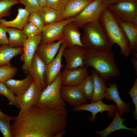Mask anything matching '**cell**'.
I'll list each match as a JSON object with an SVG mask.
<instances>
[{
	"mask_svg": "<svg viewBox=\"0 0 137 137\" xmlns=\"http://www.w3.org/2000/svg\"><path fill=\"white\" fill-rule=\"evenodd\" d=\"M113 121L107 127L100 131H96L94 132L95 134L100 135L101 137H106L113 132L121 129H126L132 132L137 134V127L131 128L127 127L123 124V122L126 121L125 118H122L119 114L118 109L114 116Z\"/></svg>",
	"mask_w": 137,
	"mask_h": 137,
	"instance_id": "obj_20",
	"label": "cell"
},
{
	"mask_svg": "<svg viewBox=\"0 0 137 137\" xmlns=\"http://www.w3.org/2000/svg\"><path fill=\"white\" fill-rule=\"evenodd\" d=\"M107 87L105 98L106 100L114 101L117 106L119 114L121 116L125 114L129 113L130 103H125L121 99L119 95L117 85L115 83H109Z\"/></svg>",
	"mask_w": 137,
	"mask_h": 137,
	"instance_id": "obj_16",
	"label": "cell"
},
{
	"mask_svg": "<svg viewBox=\"0 0 137 137\" xmlns=\"http://www.w3.org/2000/svg\"><path fill=\"white\" fill-rule=\"evenodd\" d=\"M98 21L111 44H117L122 55L128 57L131 50L128 40L116 18L107 7L102 12Z\"/></svg>",
	"mask_w": 137,
	"mask_h": 137,
	"instance_id": "obj_3",
	"label": "cell"
},
{
	"mask_svg": "<svg viewBox=\"0 0 137 137\" xmlns=\"http://www.w3.org/2000/svg\"><path fill=\"white\" fill-rule=\"evenodd\" d=\"M81 34L79 28L73 21L67 24L64 27L62 35V40L67 48L75 45L83 47L81 40Z\"/></svg>",
	"mask_w": 137,
	"mask_h": 137,
	"instance_id": "obj_17",
	"label": "cell"
},
{
	"mask_svg": "<svg viewBox=\"0 0 137 137\" xmlns=\"http://www.w3.org/2000/svg\"><path fill=\"white\" fill-rule=\"evenodd\" d=\"M41 36V33L28 37L23 45V52L20 60L23 62L21 68L25 74H27L34 56L40 43Z\"/></svg>",
	"mask_w": 137,
	"mask_h": 137,
	"instance_id": "obj_10",
	"label": "cell"
},
{
	"mask_svg": "<svg viewBox=\"0 0 137 137\" xmlns=\"http://www.w3.org/2000/svg\"><path fill=\"white\" fill-rule=\"evenodd\" d=\"M18 14L12 20L7 21L5 19H0V23L7 27L16 28L22 30L27 23L30 14L25 8L19 7L17 9Z\"/></svg>",
	"mask_w": 137,
	"mask_h": 137,
	"instance_id": "obj_23",
	"label": "cell"
},
{
	"mask_svg": "<svg viewBox=\"0 0 137 137\" xmlns=\"http://www.w3.org/2000/svg\"><path fill=\"white\" fill-rule=\"evenodd\" d=\"M39 12L45 25L57 23L65 19L61 13L46 6L41 8Z\"/></svg>",
	"mask_w": 137,
	"mask_h": 137,
	"instance_id": "obj_28",
	"label": "cell"
},
{
	"mask_svg": "<svg viewBox=\"0 0 137 137\" xmlns=\"http://www.w3.org/2000/svg\"><path fill=\"white\" fill-rule=\"evenodd\" d=\"M24 5L25 8L30 13L39 12L41 7L37 0H19Z\"/></svg>",
	"mask_w": 137,
	"mask_h": 137,
	"instance_id": "obj_34",
	"label": "cell"
},
{
	"mask_svg": "<svg viewBox=\"0 0 137 137\" xmlns=\"http://www.w3.org/2000/svg\"><path fill=\"white\" fill-rule=\"evenodd\" d=\"M74 17L65 19L57 23L45 25L42 31L40 45L49 43L62 40L63 30L65 25L73 21Z\"/></svg>",
	"mask_w": 137,
	"mask_h": 137,
	"instance_id": "obj_8",
	"label": "cell"
},
{
	"mask_svg": "<svg viewBox=\"0 0 137 137\" xmlns=\"http://www.w3.org/2000/svg\"><path fill=\"white\" fill-rule=\"evenodd\" d=\"M63 42V40L57 42L39 45L36 53L47 64L50 62L57 55L60 47Z\"/></svg>",
	"mask_w": 137,
	"mask_h": 137,
	"instance_id": "obj_19",
	"label": "cell"
},
{
	"mask_svg": "<svg viewBox=\"0 0 137 137\" xmlns=\"http://www.w3.org/2000/svg\"><path fill=\"white\" fill-rule=\"evenodd\" d=\"M18 71L17 68L10 64H6L0 67V81L3 82L12 78Z\"/></svg>",
	"mask_w": 137,
	"mask_h": 137,
	"instance_id": "obj_30",
	"label": "cell"
},
{
	"mask_svg": "<svg viewBox=\"0 0 137 137\" xmlns=\"http://www.w3.org/2000/svg\"><path fill=\"white\" fill-rule=\"evenodd\" d=\"M81 40L86 49L106 51L111 49L113 45L109 41L99 21L88 23L83 26Z\"/></svg>",
	"mask_w": 137,
	"mask_h": 137,
	"instance_id": "obj_4",
	"label": "cell"
},
{
	"mask_svg": "<svg viewBox=\"0 0 137 137\" xmlns=\"http://www.w3.org/2000/svg\"><path fill=\"white\" fill-rule=\"evenodd\" d=\"M107 8L117 19L137 24V0H119Z\"/></svg>",
	"mask_w": 137,
	"mask_h": 137,
	"instance_id": "obj_6",
	"label": "cell"
},
{
	"mask_svg": "<svg viewBox=\"0 0 137 137\" xmlns=\"http://www.w3.org/2000/svg\"><path fill=\"white\" fill-rule=\"evenodd\" d=\"M1 45V44H0V45Z\"/></svg>",
	"mask_w": 137,
	"mask_h": 137,
	"instance_id": "obj_45",
	"label": "cell"
},
{
	"mask_svg": "<svg viewBox=\"0 0 137 137\" xmlns=\"http://www.w3.org/2000/svg\"><path fill=\"white\" fill-rule=\"evenodd\" d=\"M135 70V74L137 75V56H133L131 58Z\"/></svg>",
	"mask_w": 137,
	"mask_h": 137,
	"instance_id": "obj_40",
	"label": "cell"
},
{
	"mask_svg": "<svg viewBox=\"0 0 137 137\" xmlns=\"http://www.w3.org/2000/svg\"><path fill=\"white\" fill-rule=\"evenodd\" d=\"M41 8L46 6L47 0H37Z\"/></svg>",
	"mask_w": 137,
	"mask_h": 137,
	"instance_id": "obj_43",
	"label": "cell"
},
{
	"mask_svg": "<svg viewBox=\"0 0 137 137\" xmlns=\"http://www.w3.org/2000/svg\"><path fill=\"white\" fill-rule=\"evenodd\" d=\"M108 6L104 0H94L81 12L74 17L73 22L79 28H82L83 25L87 23L98 21L102 12Z\"/></svg>",
	"mask_w": 137,
	"mask_h": 137,
	"instance_id": "obj_7",
	"label": "cell"
},
{
	"mask_svg": "<svg viewBox=\"0 0 137 137\" xmlns=\"http://www.w3.org/2000/svg\"><path fill=\"white\" fill-rule=\"evenodd\" d=\"M45 66L46 64L36 53L27 73L44 89L47 86L44 78Z\"/></svg>",
	"mask_w": 137,
	"mask_h": 137,
	"instance_id": "obj_18",
	"label": "cell"
},
{
	"mask_svg": "<svg viewBox=\"0 0 137 137\" xmlns=\"http://www.w3.org/2000/svg\"><path fill=\"white\" fill-rule=\"evenodd\" d=\"M116 19L119 25L128 40L131 50H134L137 52V24L124 22Z\"/></svg>",
	"mask_w": 137,
	"mask_h": 137,
	"instance_id": "obj_24",
	"label": "cell"
},
{
	"mask_svg": "<svg viewBox=\"0 0 137 137\" xmlns=\"http://www.w3.org/2000/svg\"><path fill=\"white\" fill-rule=\"evenodd\" d=\"M33 78L27 74L26 77L22 80L12 78L8 79L4 82L15 96H21L26 92L32 83Z\"/></svg>",
	"mask_w": 137,
	"mask_h": 137,
	"instance_id": "obj_21",
	"label": "cell"
},
{
	"mask_svg": "<svg viewBox=\"0 0 137 137\" xmlns=\"http://www.w3.org/2000/svg\"><path fill=\"white\" fill-rule=\"evenodd\" d=\"M0 94L4 95L8 99L10 105L14 106L19 108L15 96L5 84L1 81H0Z\"/></svg>",
	"mask_w": 137,
	"mask_h": 137,
	"instance_id": "obj_32",
	"label": "cell"
},
{
	"mask_svg": "<svg viewBox=\"0 0 137 137\" xmlns=\"http://www.w3.org/2000/svg\"><path fill=\"white\" fill-rule=\"evenodd\" d=\"M7 32L9 35L8 45L11 47H22L27 37L22 30L12 27H7Z\"/></svg>",
	"mask_w": 137,
	"mask_h": 137,
	"instance_id": "obj_27",
	"label": "cell"
},
{
	"mask_svg": "<svg viewBox=\"0 0 137 137\" xmlns=\"http://www.w3.org/2000/svg\"><path fill=\"white\" fill-rule=\"evenodd\" d=\"M87 66L71 69H65L61 72L62 85L66 86H77L88 75Z\"/></svg>",
	"mask_w": 137,
	"mask_h": 137,
	"instance_id": "obj_15",
	"label": "cell"
},
{
	"mask_svg": "<svg viewBox=\"0 0 137 137\" xmlns=\"http://www.w3.org/2000/svg\"><path fill=\"white\" fill-rule=\"evenodd\" d=\"M23 52L22 47L13 48L8 45L0 46V67L6 64H10V61L13 58Z\"/></svg>",
	"mask_w": 137,
	"mask_h": 137,
	"instance_id": "obj_26",
	"label": "cell"
},
{
	"mask_svg": "<svg viewBox=\"0 0 137 137\" xmlns=\"http://www.w3.org/2000/svg\"><path fill=\"white\" fill-rule=\"evenodd\" d=\"M62 98L74 107L87 103L88 100L78 86L62 85L60 90Z\"/></svg>",
	"mask_w": 137,
	"mask_h": 137,
	"instance_id": "obj_13",
	"label": "cell"
},
{
	"mask_svg": "<svg viewBox=\"0 0 137 137\" xmlns=\"http://www.w3.org/2000/svg\"><path fill=\"white\" fill-rule=\"evenodd\" d=\"M61 72L55 79L48 85L42 91L37 105L52 109L59 107H65V101L62 98L60 90L61 83Z\"/></svg>",
	"mask_w": 137,
	"mask_h": 137,
	"instance_id": "obj_5",
	"label": "cell"
},
{
	"mask_svg": "<svg viewBox=\"0 0 137 137\" xmlns=\"http://www.w3.org/2000/svg\"><path fill=\"white\" fill-rule=\"evenodd\" d=\"M43 89L39 83L33 79L30 85L23 95L15 96L19 109H26L36 105Z\"/></svg>",
	"mask_w": 137,
	"mask_h": 137,
	"instance_id": "obj_9",
	"label": "cell"
},
{
	"mask_svg": "<svg viewBox=\"0 0 137 137\" xmlns=\"http://www.w3.org/2000/svg\"><path fill=\"white\" fill-rule=\"evenodd\" d=\"M19 3V0H0V19L9 16L11 7Z\"/></svg>",
	"mask_w": 137,
	"mask_h": 137,
	"instance_id": "obj_31",
	"label": "cell"
},
{
	"mask_svg": "<svg viewBox=\"0 0 137 137\" xmlns=\"http://www.w3.org/2000/svg\"><path fill=\"white\" fill-rule=\"evenodd\" d=\"M85 52L84 47L79 45L66 48L62 55L65 62L64 69H71L85 66Z\"/></svg>",
	"mask_w": 137,
	"mask_h": 137,
	"instance_id": "obj_11",
	"label": "cell"
},
{
	"mask_svg": "<svg viewBox=\"0 0 137 137\" xmlns=\"http://www.w3.org/2000/svg\"><path fill=\"white\" fill-rule=\"evenodd\" d=\"M67 115L65 107L49 109L36 105L20 109L11 125L12 137H55L65 128Z\"/></svg>",
	"mask_w": 137,
	"mask_h": 137,
	"instance_id": "obj_1",
	"label": "cell"
},
{
	"mask_svg": "<svg viewBox=\"0 0 137 137\" xmlns=\"http://www.w3.org/2000/svg\"><path fill=\"white\" fill-rule=\"evenodd\" d=\"M119 0H104L105 3L108 6L117 2Z\"/></svg>",
	"mask_w": 137,
	"mask_h": 137,
	"instance_id": "obj_44",
	"label": "cell"
},
{
	"mask_svg": "<svg viewBox=\"0 0 137 137\" xmlns=\"http://www.w3.org/2000/svg\"><path fill=\"white\" fill-rule=\"evenodd\" d=\"M78 86L87 100L91 101L93 93V82L92 75H88Z\"/></svg>",
	"mask_w": 137,
	"mask_h": 137,
	"instance_id": "obj_29",
	"label": "cell"
},
{
	"mask_svg": "<svg viewBox=\"0 0 137 137\" xmlns=\"http://www.w3.org/2000/svg\"><path fill=\"white\" fill-rule=\"evenodd\" d=\"M10 121L0 117V131L4 137H12L11 125Z\"/></svg>",
	"mask_w": 137,
	"mask_h": 137,
	"instance_id": "obj_35",
	"label": "cell"
},
{
	"mask_svg": "<svg viewBox=\"0 0 137 137\" xmlns=\"http://www.w3.org/2000/svg\"><path fill=\"white\" fill-rule=\"evenodd\" d=\"M22 30L27 38L38 35L42 33V31L34 24L28 22Z\"/></svg>",
	"mask_w": 137,
	"mask_h": 137,
	"instance_id": "obj_37",
	"label": "cell"
},
{
	"mask_svg": "<svg viewBox=\"0 0 137 137\" xmlns=\"http://www.w3.org/2000/svg\"><path fill=\"white\" fill-rule=\"evenodd\" d=\"M7 28L0 23V44L1 45L9 44L8 38L6 35Z\"/></svg>",
	"mask_w": 137,
	"mask_h": 137,
	"instance_id": "obj_39",
	"label": "cell"
},
{
	"mask_svg": "<svg viewBox=\"0 0 137 137\" xmlns=\"http://www.w3.org/2000/svg\"><path fill=\"white\" fill-rule=\"evenodd\" d=\"M69 0H47L46 6L62 14Z\"/></svg>",
	"mask_w": 137,
	"mask_h": 137,
	"instance_id": "obj_33",
	"label": "cell"
},
{
	"mask_svg": "<svg viewBox=\"0 0 137 137\" xmlns=\"http://www.w3.org/2000/svg\"><path fill=\"white\" fill-rule=\"evenodd\" d=\"M0 117L6 119L9 121L13 120L14 117L11 116L6 114L3 113L0 108Z\"/></svg>",
	"mask_w": 137,
	"mask_h": 137,
	"instance_id": "obj_41",
	"label": "cell"
},
{
	"mask_svg": "<svg viewBox=\"0 0 137 137\" xmlns=\"http://www.w3.org/2000/svg\"><path fill=\"white\" fill-rule=\"evenodd\" d=\"M28 22L32 23L42 31L45 25L42 17L39 12L30 13Z\"/></svg>",
	"mask_w": 137,
	"mask_h": 137,
	"instance_id": "obj_36",
	"label": "cell"
},
{
	"mask_svg": "<svg viewBox=\"0 0 137 137\" xmlns=\"http://www.w3.org/2000/svg\"><path fill=\"white\" fill-rule=\"evenodd\" d=\"M117 108L114 104L107 105L104 103L101 100H99L90 103L83 104L77 107H74L73 110L74 111H85L92 113V116H89L90 121L93 122L96 118V114L99 112L105 111L108 112V116L109 118L114 116Z\"/></svg>",
	"mask_w": 137,
	"mask_h": 137,
	"instance_id": "obj_12",
	"label": "cell"
},
{
	"mask_svg": "<svg viewBox=\"0 0 137 137\" xmlns=\"http://www.w3.org/2000/svg\"><path fill=\"white\" fill-rule=\"evenodd\" d=\"M94 0H69L63 13L65 19L74 17Z\"/></svg>",
	"mask_w": 137,
	"mask_h": 137,
	"instance_id": "obj_22",
	"label": "cell"
},
{
	"mask_svg": "<svg viewBox=\"0 0 137 137\" xmlns=\"http://www.w3.org/2000/svg\"><path fill=\"white\" fill-rule=\"evenodd\" d=\"M93 82V93L92 102L105 98L107 87L105 82L94 70L91 72Z\"/></svg>",
	"mask_w": 137,
	"mask_h": 137,
	"instance_id": "obj_25",
	"label": "cell"
},
{
	"mask_svg": "<svg viewBox=\"0 0 137 137\" xmlns=\"http://www.w3.org/2000/svg\"><path fill=\"white\" fill-rule=\"evenodd\" d=\"M66 47L65 44L63 42L55 58L46 65L44 78L47 86L52 83L61 72V69L63 66L61 62L62 53Z\"/></svg>",
	"mask_w": 137,
	"mask_h": 137,
	"instance_id": "obj_14",
	"label": "cell"
},
{
	"mask_svg": "<svg viewBox=\"0 0 137 137\" xmlns=\"http://www.w3.org/2000/svg\"><path fill=\"white\" fill-rule=\"evenodd\" d=\"M66 134V130L64 129L57 133L55 136V137H62L65 135Z\"/></svg>",
	"mask_w": 137,
	"mask_h": 137,
	"instance_id": "obj_42",
	"label": "cell"
},
{
	"mask_svg": "<svg viewBox=\"0 0 137 137\" xmlns=\"http://www.w3.org/2000/svg\"><path fill=\"white\" fill-rule=\"evenodd\" d=\"M85 50V65L93 67L105 82L119 75L115 55L111 49L103 52Z\"/></svg>",
	"mask_w": 137,
	"mask_h": 137,
	"instance_id": "obj_2",
	"label": "cell"
},
{
	"mask_svg": "<svg viewBox=\"0 0 137 137\" xmlns=\"http://www.w3.org/2000/svg\"><path fill=\"white\" fill-rule=\"evenodd\" d=\"M126 94H129L131 97L133 102L135 106V110L133 111L134 119H137V78L134 80V84L132 87Z\"/></svg>",
	"mask_w": 137,
	"mask_h": 137,
	"instance_id": "obj_38",
	"label": "cell"
}]
</instances>
